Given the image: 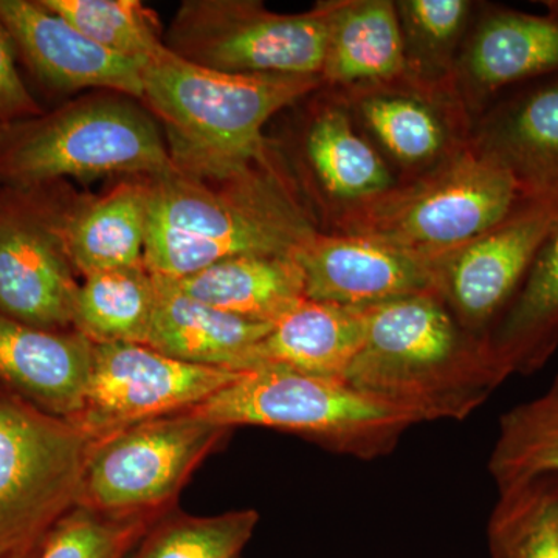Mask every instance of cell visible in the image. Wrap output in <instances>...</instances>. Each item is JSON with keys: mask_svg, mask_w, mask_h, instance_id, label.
I'll list each match as a JSON object with an SVG mask.
<instances>
[{"mask_svg": "<svg viewBox=\"0 0 558 558\" xmlns=\"http://www.w3.org/2000/svg\"><path fill=\"white\" fill-rule=\"evenodd\" d=\"M145 186V267L157 278L189 277L234 256H295L319 231L274 149L222 178L172 170Z\"/></svg>", "mask_w": 558, "mask_h": 558, "instance_id": "cell-1", "label": "cell"}, {"mask_svg": "<svg viewBox=\"0 0 558 558\" xmlns=\"http://www.w3.org/2000/svg\"><path fill=\"white\" fill-rule=\"evenodd\" d=\"M362 348L344 381L422 422L462 421L508 377L487 337L465 329L436 292L366 307Z\"/></svg>", "mask_w": 558, "mask_h": 558, "instance_id": "cell-2", "label": "cell"}, {"mask_svg": "<svg viewBox=\"0 0 558 558\" xmlns=\"http://www.w3.org/2000/svg\"><path fill=\"white\" fill-rule=\"evenodd\" d=\"M142 105L163 130L174 170L222 178L266 159L264 128L323 89L315 76L233 75L180 60L163 47L142 69Z\"/></svg>", "mask_w": 558, "mask_h": 558, "instance_id": "cell-3", "label": "cell"}, {"mask_svg": "<svg viewBox=\"0 0 558 558\" xmlns=\"http://www.w3.org/2000/svg\"><path fill=\"white\" fill-rule=\"evenodd\" d=\"M174 170L160 124L126 95H87L3 130L0 185L154 179Z\"/></svg>", "mask_w": 558, "mask_h": 558, "instance_id": "cell-4", "label": "cell"}, {"mask_svg": "<svg viewBox=\"0 0 558 558\" xmlns=\"http://www.w3.org/2000/svg\"><path fill=\"white\" fill-rule=\"evenodd\" d=\"M218 427H264L303 436L343 457H387L411 427L424 424L407 407L359 391L344 380L293 371H245L190 410Z\"/></svg>", "mask_w": 558, "mask_h": 558, "instance_id": "cell-5", "label": "cell"}, {"mask_svg": "<svg viewBox=\"0 0 558 558\" xmlns=\"http://www.w3.org/2000/svg\"><path fill=\"white\" fill-rule=\"evenodd\" d=\"M523 205L508 171L470 140L439 167L333 220L330 231L373 238L435 263Z\"/></svg>", "mask_w": 558, "mask_h": 558, "instance_id": "cell-6", "label": "cell"}, {"mask_svg": "<svg viewBox=\"0 0 558 558\" xmlns=\"http://www.w3.org/2000/svg\"><path fill=\"white\" fill-rule=\"evenodd\" d=\"M328 25L329 0L299 14L258 0H185L163 44L180 60L215 72L319 78Z\"/></svg>", "mask_w": 558, "mask_h": 558, "instance_id": "cell-7", "label": "cell"}, {"mask_svg": "<svg viewBox=\"0 0 558 558\" xmlns=\"http://www.w3.org/2000/svg\"><path fill=\"white\" fill-rule=\"evenodd\" d=\"M229 432L183 411L110 433L87 454L75 506L109 517H161Z\"/></svg>", "mask_w": 558, "mask_h": 558, "instance_id": "cell-8", "label": "cell"}, {"mask_svg": "<svg viewBox=\"0 0 558 558\" xmlns=\"http://www.w3.org/2000/svg\"><path fill=\"white\" fill-rule=\"evenodd\" d=\"M95 440L0 389V549L46 537L75 508Z\"/></svg>", "mask_w": 558, "mask_h": 558, "instance_id": "cell-9", "label": "cell"}, {"mask_svg": "<svg viewBox=\"0 0 558 558\" xmlns=\"http://www.w3.org/2000/svg\"><path fill=\"white\" fill-rule=\"evenodd\" d=\"M57 189L0 185V312L47 330H73L80 282L57 226Z\"/></svg>", "mask_w": 558, "mask_h": 558, "instance_id": "cell-10", "label": "cell"}, {"mask_svg": "<svg viewBox=\"0 0 558 558\" xmlns=\"http://www.w3.org/2000/svg\"><path fill=\"white\" fill-rule=\"evenodd\" d=\"M241 373L191 365L146 344H94L83 411L76 422L94 436L190 411Z\"/></svg>", "mask_w": 558, "mask_h": 558, "instance_id": "cell-11", "label": "cell"}, {"mask_svg": "<svg viewBox=\"0 0 558 558\" xmlns=\"http://www.w3.org/2000/svg\"><path fill=\"white\" fill-rule=\"evenodd\" d=\"M332 92L360 131L407 182L439 167L469 145L475 120L451 86L402 78Z\"/></svg>", "mask_w": 558, "mask_h": 558, "instance_id": "cell-12", "label": "cell"}, {"mask_svg": "<svg viewBox=\"0 0 558 558\" xmlns=\"http://www.w3.org/2000/svg\"><path fill=\"white\" fill-rule=\"evenodd\" d=\"M557 220V207L523 205L494 229L433 263L436 293L465 329L488 337Z\"/></svg>", "mask_w": 558, "mask_h": 558, "instance_id": "cell-13", "label": "cell"}, {"mask_svg": "<svg viewBox=\"0 0 558 558\" xmlns=\"http://www.w3.org/2000/svg\"><path fill=\"white\" fill-rule=\"evenodd\" d=\"M549 78H558V2L546 14L478 7L453 73L473 120L506 92Z\"/></svg>", "mask_w": 558, "mask_h": 558, "instance_id": "cell-14", "label": "cell"}, {"mask_svg": "<svg viewBox=\"0 0 558 558\" xmlns=\"http://www.w3.org/2000/svg\"><path fill=\"white\" fill-rule=\"evenodd\" d=\"M304 296L347 307H371L436 292L435 264L373 238L323 231L300 252Z\"/></svg>", "mask_w": 558, "mask_h": 558, "instance_id": "cell-15", "label": "cell"}, {"mask_svg": "<svg viewBox=\"0 0 558 558\" xmlns=\"http://www.w3.org/2000/svg\"><path fill=\"white\" fill-rule=\"evenodd\" d=\"M0 24L17 58L47 89L143 98V65L102 49L40 0H0Z\"/></svg>", "mask_w": 558, "mask_h": 558, "instance_id": "cell-16", "label": "cell"}, {"mask_svg": "<svg viewBox=\"0 0 558 558\" xmlns=\"http://www.w3.org/2000/svg\"><path fill=\"white\" fill-rule=\"evenodd\" d=\"M300 135L307 196L333 220L373 204L399 183L388 161L360 131L344 102L322 89Z\"/></svg>", "mask_w": 558, "mask_h": 558, "instance_id": "cell-17", "label": "cell"}, {"mask_svg": "<svg viewBox=\"0 0 558 558\" xmlns=\"http://www.w3.org/2000/svg\"><path fill=\"white\" fill-rule=\"evenodd\" d=\"M472 140L508 171L524 204L558 208V78L502 94L475 120Z\"/></svg>", "mask_w": 558, "mask_h": 558, "instance_id": "cell-18", "label": "cell"}, {"mask_svg": "<svg viewBox=\"0 0 558 558\" xmlns=\"http://www.w3.org/2000/svg\"><path fill=\"white\" fill-rule=\"evenodd\" d=\"M94 343L75 330H47L0 312V389L44 413L76 421Z\"/></svg>", "mask_w": 558, "mask_h": 558, "instance_id": "cell-19", "label": "cell"}, {"mask_svg": "<svg viewBox=\"0 0 558 558\" xmlns=\"http://www.w3.org/2000/svg\"><path fill=\"white\" fill-rule=\"evenodd\" d=\"M62 186L54 183L58 233L78 277L145 266V180H123L98 196H76Z\"/></svg>", "mask_w": 558, "mask_h": 558, "instance_id": "cell-20", "label": "cell"}, {"mask_svg": "<svg viewBox=\"0 0 558 558\" xmlns=\"http://www.w3.org/2000/svg\"><path fill=\"white\" fill-rule=\"evenodd\" d=\"M156 279L159 295L146 347L191 365L253 371V351L274 325L226 314Z\"/></svg>", "mask_w": 558, "mask_h": 558, "instance_id": "cell-21", "label": "cell"}, {"mask_svg": "<svg viewBox=\"0 0 558 558\" xmlns=\"http://www.w3.org/2000/svg\"><path fill=\"white\" fill-rule=\"evenodd\" d=\"M407 75L405 49L392 0H329L323 89L351 90Z\"/></svg>", "mask_w": 558, "mask_h": 558, "instance_id": "cell-22", "label": "cell"}, {"mask_svg": "<svg viewBox=\"0 0 558 558\" xmlns=\"http://www.w3.org/2000/svg\"><path fill=\"white\" fill-rule=\"evenodd\" d=\"M365 310L304 299L259 341L253 371L278 368L344 380L365 340Z\"/></svg>", "mask_w": 558, "mask_h": 558, "instance_id": "cell-23", "label": "cell"}, {"mask_svg": "<svg viewBox=\"0 0 558 558\" xmlns=\"http://www.w3.org/2000/svg\"><path fill=\"white\" fill-rule=\"evenodd\" d=\"M165 281L215 310L267 325H274L306 299L303 271L295 256H234L189 277Z\"/></svg>", "mask_w": 558, "mask_h": 558, "instance_id": "cell-24", "label": "cell"}, {"mask_svg": "<svg viewBox=\"0 0 558 558\" xmlns=\"http://www.w3.org/2000/svg\"><path fill=\"white\" fill-rule=\"evenodd\" d=\"M487 339L506 377L537 373L557 351L558 220Z\"/></svg>", "mask_w": 558, "mask_h": 558, "instance_id": "cell-25", "label": "cell"}, {"mask_svg": "<svg viewBox=\"0 0 558 558\" xmlns=\"http://www.w3.org/2000/svg\"><path fill=\"white\" fill-rule=\"evenodd\" d=\"M157 295L145 266L89 275L76 292L72 329L94 344H146Z\"/></svg>", "mask_w": 558, "mask_h": 558, "instance_id": "cell-26", "label": "cell"}, {"mask_svg": "<svg viewBox=\"0 0 558 558\" xmlns=\"http://www.w3.org/2000/svg\"><path fill=\"white\" fill-rule=\"evenodd\" d=\"M487 469L498 490L558 475V376L537 398L502 414Z\"/></svg>", "mask_w": 558, "mask_h": 558, "instance_id": "cell-27", "label": "cell"}, {"mask_svg": "<svg viewBox=\"0 0 558 558\" xmlns=\"http://www.w3.org/2000/svg\"><path fill=\"white\" fill-rule=\"evenodd\" d=\"M405 49L407 75L429 84L453 86L459 53L475 20L470 0L396 2Z\"/></svg>", "mask_w": 558, "mask_h": 558, "instance_id": "cell-28", "label": "cell"}, {"mask_svg": "<svg viewBox=\"0 0 558 558\" xmlns=\"http://www.w3.org/2000/svg\"><path fill=\"white\" fill-rule=\"evenodd\" d=\"M486 535L490 558H558V475L498 490Z\"/></svg>", "mask_w": 558, "mask_h": 558, "instance_id": "cell-29", "label": "cell"}, {"mask_svg": "<svg viewBox=\"0 0 558 558\" xmlns=\"http://www.w3.org/2000/svg\"><path fill=\"white\" fill-rule=\"evenodd\" d=\"M258 523L253 509L161 517L124 558H241Z\"/></svg>", "mask_w": 558, "mask_h": 558, "instance_id": "cell-30", "label": "cell"}, {"mask_svg": "<svg viewBox=\"0 0 558 558\" xmlns=\"http://www.w3.org/2000/svg\"><path fill=\"white\" fill-rule=\"evenodd\" d=\"M102 49L145 65L163 49L156 11L140 0H40Z\"/></svg>", "mask_w": 558, "mask_h": 558, "instance_id": "cell-31", "label": "cell"}, {"mask_svg": "<svg viewBox=\"0 0 558 558\" xmlns=\"http://www.w3.org/2000/svg\"><path fill=\"white\" fill-rule=\"evenodd\" d=\"M161 517H109L75 506L50 529L36 558H124Z\"/></svg>", "mask_w": 558, "mask_h": 558, "instance_id": "cell-32", "label": "cell"}, {"mask_svg": "<svg viewBox=\"0 0 558 558\" xmlns=\"http://www.w3.org/2000/svg\"><path fill=\"white\" fill-rule=\"evenodd\" d=\"M17 54L9 33L0 24V123L3 126L35 119L44 113L25 86L16 64Z\"/></svg>", "mask_w": 558, "mask_h": 558, "instance_id": "cell-33", "label": "cell"}, {"mask_svg": "<svg viewBox=\"0 0 558 558\" xmlns=\"http://www.w3.org/2000/svg\"><path fill=\"white\" fill-rule=\"evenodd\" d=\"M44 538L33 539V542L22 543V545L10 546V548H2L0 549V558H36Z\"/></svg>", "mask_w": 558, "mask_h": 558, "instance_id": "cell-34", "label": "cell"}, {"mask_svg": "<svg viewBox=\"0 0 558 558\" xmlns=\"http://www.w3.org/2000/svg\"><path fill=\"white\" fill-rule=\"evenodd\" d=\"M3 130H5V126H3L2 123H0V145H2Z\"/></svg>", "mask_w": 558, "mask_h": 558, "instance_id": "cell-35", "label": "cell"}]
</instances>
